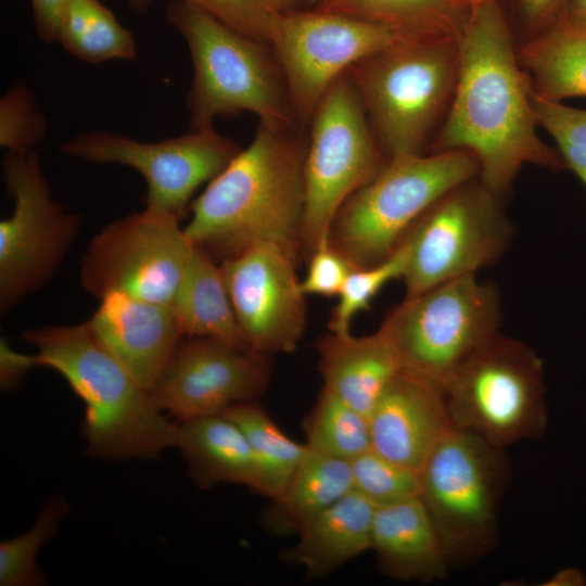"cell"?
<instances>
[{
    "label": "cell",
    "mask_w": 586,
    "mask_h": 586,
    "mask_svg": "<svg viewBox=\"0 0 586 586\" xmlns=\"http://www.w3.org/2000/svg\"><path fill=\"white\" fill-rule=\"evenodd\" d=\"M458 43L454 98L429 153H473L480 179L501 198L525 164L566 169L557 148L537 135L533 85L498 0L473 4Z\"/></svg>",
    "instance_id": "obj_1"
},
{
    "label": "cell",
    "mask_w": 586,
    "mask_h": 586,
    "mask_svg": "<svg viewBox=\"0 0 586 586\" xmlns=\"http://www.w3.org/2000/svg\"><path fill=\"white\" fill-rule=\"evenodd\" d=\"M304 128L258 122L254 138L191 204L188 239L214 259L262 243L298 262L304 215Z\"/></svg>",
    "instance_id": "obj_2"
},
{
    "label": "cell",
    "mask_w": 586,
    "mask_h": 586,
    "mask_svg": "<svg viewBox=\"0 0 586 586\" xmlns=\"http://www.w3.org/2000/svg\"><path fill=\"white\" fill-rule=\"evenodd\" d=\"M23 337L37 348L38 366L62 374L84 400L82 432L92 456L152 458L175 447L177 424L162 415L86 322L31 329Z\"/></svg>",
    "instance_id": "obj_3"
},
{
    "label": "cell",
    "mask_w": 586,
    "mask_h": 586,
    "mask_svg": "<svg viewBox=\"0 0 586 586\" xmlns=\"http://www.w3.org/2000/svg\"><path fill=\"white\" fill-rule=\"evenodd\" d=\"M458 39L403 37L347 69L388 160L429 153L454 98Z\"/></svg>",
    "instance_id": "obj_4"
},
{
    "label": "cell",
    "mask_w": 586,
    "mask_h": 586,
    "mask_svg": "<svg viewBox=\"0 0 586 586\" xmlns=\"http://www.w3.org/2000/svg\"><path fill=\"white\" fill-rule=\"evenodd\" d=\"M166 17L191 55L190 130L213 128L216 117L241 112H252L270 126L302 128L267 44L234 31L189 0H171Z\"/></svg>",
    "instance_id": "obj_5"
},
{
    "label": "cell",
    "mask_w": 586,
    "mask_h": 586,
    "mask_svg": "<svg viewBox=\"0 0 586 586\" xmlns=\"http://www.w3.org/2000/svg\"><path fill=\"white\" fill-rule=\"evenodd\" d=\"M480 176L466 150L405 155L387 161L337 212L330 244L355 268L388 258L415 221L443 194Z\"/></svg>",
    "instance_id": "obj_6"
},
{
    "label": "cell",
    "mask_w": 586,
    "mask_h": 586,
    "mask_svg": "<svg viewBox=\"0 0 586 586\" xmlns=\"http://www.w3.org/2000/svg\"><path fill=\"white\" fill-rule=\"evenodd\" d=\"M500 323L496 285L467 275L405 297L380 328L402 370L444 390L456 371L500 333Z\"/></svg>",
    "instance_id": "obj_7"
},
{
    "label": "cell",
    "mask_w": 586,
    "mask_h": 586,
    "mask_svg": "<svg viewBox=\"0 0 586 586\" xmlns=\"http://www.w3.org/2000/svg\"><path fill=\"white\" fill-rule=\"evenodd\" d=\"M388 158L367 117L357 90L341 75L327 90L309 124L304 161L302 258L329 242L342 205L370 182Z\"/></svg>",
    "instance_id": "obj_8"
},
{
    "label": "cell",
    "mask_w": 586,
    "mask_h": 586,
    "mask_svg": "<svg viewBox=\"0 0 586 586\" xmlns=\"http://www.w3.org/2000/svg\"><path fill=\"white\" fill-rule=\"evenodd\" d=\"M508 477L502 449L453 426L420 472V498L447 559H474L498 542V511Z\"/></svg>",
    "instance_id": "obj_9"
},
{
    "label": "cell",
    "mask_w": 586,
    "mask_h": 586,
    "mask_svg": "<svg viewBox=\"0 0 586 586\" xmlns=\"http://www.w3.org/2000/svg\"><path fill=\"white\" fill-rule=\"evenodd\" d=\"M545 391L543 362L535 351L500 333L443 390L453 425L501 449L544 432Z\"/></svg>",
    "instance_id": "obj_10"
},
{
    "label": "cell",
    "mask_w": 586,
    "mask_h": 586,
    "mask_svg": "<svg viewBox=\"0 0 586 586\" xmlns=\"http://www.w3.org/2000/svg\"><path fill=\"white\" fill-rule=\"evenodd\" d=\"M512 235L502 198L480 177L456 186L415 221L400 242L407 251L405 297L492 266Z\"/></svg>",
    "instance_id": "obj_11"
},
{
    "label": "cell",
    "mask_w": 586,
    "mask_h": 586,
    "mask_svg": "<svg viewBox=\"0 0 586 586\" xmlns=\"http://www.w3.org/2000/svg\"><path fill=\"white\" fill-rule=\"evenodd\" d=\"M2 179L13 200L0 221V311L44 285L74 242L80 220L51 196L37 150L5 153Z\"/></svg>",
    "instance_id": "obj_12"
},
{
    "label": "cell",
    "mask_w": 586,
    "mask_h": 586,
    "mask_svg": "<svg viewBox=\"0 0 586 586\" xmlns=\"http://www.w3.org/2000/svg\"><path fill=\"white\" fill-rule=\"evenodd\" d=\"M179 221L145 208L105 226L81 258L82 288L173 304L193 249Z\"/></svg>",
    "instance_id": "obj_13"
},
{
    "label": "cell",
    "mask_w": 586,
    "mask_h": 586,
    "mask_svg": "<svg viewBox=\"0 0 586 586\" xmlns=\"http://www.w3.org/2000/svg\"><path fill=\"white\" fill-rule=\"evenodd\" d=\"M399 38L387 26L316 8L276 16L267 44L283 74L300 126L309 127L327 90L353 64Z\"/></svg>",
    "instance_id": "obj_14"
},
{
    "label": "cell",
    "mask_w": 586,
    "mask_h": 586,
    "mask_svg": "<svg viewBox=\"0 0 586 586\" xmlns=\"http://www.w3.org/2000/svg\"><path fill=\"white\" fill-rule=\"evenodd\" d=\"M62 153L91 163L138 170L146 181L145 208L181 219L195 190L220 174L242 150L214 127L144 142L111 131L84 132L60 146Z\"/></svg>",
    "instance_id": "obj_15"
},
{
    "label": "cell",
    "mask_w": 586,
    "mask_h": 586,
    "mask_svg": "<svg viewBox=\"0 0 586 586\" xmlns=\"http://www.w3.org/2000/svg\"><path fill=\"white\" fill-rule=\"evenodd\" d=\"M269 355L204 336H184L149 391L153 404L180 421L257 400L271 377Z\"/></svg>",
    "instance_id": "obj_16"
},
{
    "label": "cell",
    "mask_w": 586,
    "mask_h": 586,
    "mask_svg": "<svg viewBox=\"0 0 586 586\" xmlns=\"http://www.w3.org/2000/svg\"><path fill=\"white\" fill-rule=\"evenodd\" d=\"M298 260L262 243L220 262L230 302L247 345L260 353H292L306 327Z\"/></svg>",
    "instance_id": "obj_17"
},
{
    "label": "cell",
    "mask_w": 586,
    "mask_h": 586,
    "mask_svg": "<svg viewBox=\"0 0 586 586\" xmlns=\"http://www.w3.org/2000/svg\"><path fill=\"white\" fill-rule=\"evenodd\" d=\"M371 448L420 474L454 426L442 388L400 370L368 416Z\"/></svg>",
    "instance_id": "obj_18"
},
{
    "label": "cell",
    "mask_w": 586,
    "mask_h": 586,
    "mask_svg": "<svg viewBox=\"0 0 586 586\" xmlns=\"http://www.w3.org/2000/svg\"><path fill=\"white\" fill-rule=\"evenodd\" d=\"M86 323L148 392L186 336L171 304L119 293L102 297Z\"/></svg>",
    "instance_id": "obj_19"
},
{
    "label": "cell",
    "mask_w": 586,
    "mask_h": 586,
    "mask_svg": "<svg viewBox=\"0 0 586 586\" xmlns=\"http://www.w3.org/2000/svg\"><path fill=\"white\" fill-rule=\"evenodd\" d=\"M316 348L323 387L366 416L402 370L381 328L362 336L329 331L317 340Z\"/></svg>",
    "instance_id": "obj_20"
},
{
    "label": "cell",
    "mask_w": 586,
    "mask_h": 586,
    "mask_svg": "<svg viewBox=\"0 0 586 586\" xmlns=\"http://www.w3.org/2000/svg\"><path fill=\"white\" fill-rule=\"evenodd\" d=\"M371 549L393 579L425 583L447 574L448 559L420 496L375 508Z\"/></svg>",
    "instance_id": "obj_21"
},
{
    "label": "cell",
    "mask_w": 586,
    "mask_h": 586,
    "mask_svg": "<svg viewBox=\"0 0 586 586\" xmlns=\"http://www.w3.org/2000/svg\"><path fill=\"white\" fill-rule=\"evenodd\" d=\"M375 506L355 491L310 519L284 553L291 564L309 577L330 575L371 549Z\"/></svg>",
    "instance_id": "obj_22"
},
{
    "label": "cell",
    "mask_w": 586,
    "mask_h": 586,
    "mask_svg": "<svg viewBox=\"0 0 586 586\" xmlns=\"http://www.w3.org/2000/svg\"><path fill=\"white\" fill-rule=\"evenodd\" d=\"M175 447L180 449L199 487L232 483L256 491L257 471L250 444L242 430L225 415L180 421Z\"/></svg>",
    "instance_id": "obj_23"
},
{
    "label": "cell",
    "mask_w": 586,
    "mask_h": 586,
    "mask_svg": "<svg viewBox=\"0 0 586 586\" xmlns=\"http://www.w3.org/2000/svg\"><path fill=\"white\" fill-rule=\"evenodd\" d=\"M352 491L349 461L307 448L285 488L263 512V525L275 535H296L310 519Z\"/></svg>",
    "instance_id": "obj_24"
},
{
    "label": "cell",
    "mask_w": 586,
    "mask_h": 586,
    "mask_svg": "<svg viewBox=\"0 0 586 586\" xmlns=\"http://www.w3.org/2000/svg\"><path fill=\"white\" fill-rule=\"evenodd\" d=\"M186 336L213 337L250 347L237 321L220 266L194 245L171 304Z\"/></svg>",
    "instance_id": "obj_25"
},
{
    "label": "cell",
    "mask_w": 586,
    "mask_h": 586,
    "mask_svg": "<svg viewBox=\"0 0 586 586\" xmlns=\"http://www.w3.org/2000/svg\"><path fill=\"white\" fill-rule=\"evenodd\" d=\"M470 0H319L318 10L387 26L410 38H459Z\"/></svg>",
    "instance_id": "obj_26"
},
{
    "label": "cell",
    "mask_w": 586,
    "mask_h": 586,
    "mask_svg": "<svg viewBox=\"0 0 586 586\" xmlns=\"http://www.w3.org/2000/svg\"><path fill=\"white\" fill-rule=\"evenodd\" d=\"M518 56L537 97L557 102L586 97V33L559 22L519 44Z\"/></svg>",
    "instance_id": "obj_27"
},
{
    "label": "cell",
    "mask_w": 586,
    "mask_h": 586,
    "mask_svg": "<svg viewBox=\"0 0 586 586\" xmlns=\"http://www.w3.org/2000/svg\"><path fill=\"white\" fill-rule=\"evenodd\" d=\"M220 413L231 419L244 433L256 466V493L273 499L293 476L307 451L281 431L257 400L234 404Z\"/></svg>",
    "instance_id": "obj_28"
},
{
    "label": "cell",
    "mask_w": 586,
    "mask_h": 586,
    "mask_svg": "<svg viewBox=\"0 0 586 586\" xmlns=\"http://www.w3.org/2000/svg\"><path fill=\"white\" fill-rule=\"evenodd\" d=\"M56 41L69 54L88 63L132 60L137 55L132 34L99 0H67Z\"/></svg>",
    "instance_id": "obj_29"
},
{
    "label": "cell",
    "mask_w": 586,
    "mask_h": 586,
    "mask_svg": "<svg viewBox=\"0 0 586 586\" xmlns=\"http://www.w3.org/2000/svg\"><path fill=\"white\" fill-rule=\"evenodd\" d=\"M303 429L306 447L328 457L351 461L371 448L368 416L324 387Z\"/></svg>",
    "instance_id": "obj_30"
},
{
    "label": "cell",
    "mask_w": 586,
    "mask_h": 586,
    "mask_svg": "<svg viewBox=\"0 0 586 586\" xmlns=\"http://www.w3.org/2000/svg\"><path fill=\"white\" fill-rule=\"evenodd\" d=\"M68 506L62 497L46 504L34 526L26 533L2 540L0 544V585L38 586L44 584L36 565L40 547L58 531L59 523L67 514Z\"/></svg>",
    "instance_id": "obj_31"
},
{
    "label": "cell",
    "mask_w": 586,
    "mask_h": 586,
    "mask_svg": "<svg viewBox=\"0 0 586 586\" xmlns=\"http://www.w3.org/2000/svg\"><path fill=\"white\" fill-rule=\"evenodd\" d=\"M353 491L375 507L419 497L420 474L372 448L349 461Z\"/></svg>",
    "instance_id": "obj_32"
},
{
    "label": "cell",
    "mask_w": 586,
    "mask_h": 586,
    "mask_svg": "<svg viewBox=\"0 0 586 586\" xmlns=\"http://www.w3.org/2000/svg\"><path fill=\"white\" fill-rule=\"evenodd\" d=\"M407 262V251L403 243L385 260L370 266L355 268L348 275L332 309L329 331L348 332L354 318L370 308L371 302L391 281L402 279Z\"/></svg>",
    "instance_id": "obj_33"
},
{
    "label": "cell",
    "mask_w": 586,
    "mask_h": 586,
    "mask_svg": "<svg viewBox=\"0 0 586 586\" xmlns=\"http://www.w3.org/2000/svg\"><path fill=\"white\" fill-rule=\"evenodd\" d=\"M47 119L24 82L13 84L0 99V145L5 153L26 154L44 139Z\"/></svg>",
    "instance_id": "obj_34"
},
{
    "label": "cell",
    "mask_w": 586,
    "mask_h": 586,
    "mask_svg": "<svg viewBox=\"0 0 586 586\" xmlns=\"http://www.w3.org/2000/svg\"><path fill=\"white\" fill-rule=\"evenodd\" d=\"M537 123L555 140L566 168L586 187V110L533 94Z\"/></svg>",
    "instance_id": "obj_35"
},
{
    "label": "cell",
    "mask_w": 586,
    "mask_h": 586,
    "mask_svg": "<svg viewBox=\"0 0 586 586\" xmlns=\"http://www.w3.org/2000/svg\"><path fill=\"white\" fill-rule=\"evenodd\" d=\"M234 31L267 44L272 20L311 0H189ZM268 46V44H267Z\"/></svg>",
    "instance_id": "obj_36"
},
{
    "label": "cell",
    "mask_w": 586,
    "mask_h": 586,
    "mask_svg": "<svg viewBox=\"0 0 586 586\" xmlns=\"http://www.w3.org/2000/svg\"><path fill=\"white\" fill-rule=\"evenodd\" d=\"M307 271L300 281L306 295L337 296L345 280L355 267L330 242L317 247L307 258Z\"/></svg>",
    "instance_id": "obj_37"
},
{
    "label": "cell",
    "mask_w": 586,
    "mask_h": 586,
    "mask_svg": "<svg viewBox=\"0 0 586 586\" xmlns=\"http://www.w3.org/2000/svg\"><path fill=\"white\" fill-rule=\"evenodd\" d=\"M519 14L524 26L522 43L538 37L557 25L571 0H517Z\"/></svg>",
    "instance_id": "obj_38"
},
{
    "label": "cell",
    "mask_w": 586,
    "mask_h": 586,
    "mask_svg": "<svg viewBox=\"0 0 586 586\" xmlns=\"http://www.w3.org/2000/svg\"><path fill=\"white\" fill-rule=\"evenodd\" d=\"M38 366L36 355L14 351L4 337L0 340V385L13 391L33 367Z\"/></svg>",
    "instance_id": "obj_39"
},
{
    "label": "cell",
    "mask_w": 586,
    "mask_h": 586,
    "mask_svg": "<svg viewBox=\"0 0 586 586\" xmlns=\"http://www.w3.org/2000/svg\"><path fill=\"white\" fill-rule=\"evenodd\" d=\"M66 1L30 0L36 31L43 41H56L58 28Z\"/></svg>",
    "instance_id": "obj_40"
},
{
    "label": "cell",
    "mask_w": 586,
    "mask_h": 586,
    "mask_svg": "<svg viewBox=\"0 0 586 586\" xmlns=\"http://www.w3.org/2000/svg\"><path fill=\"white\" fill-rule=\"evenodd\" d=\"M560 22L586 33V0H571Z\"/></svg>",
    "instance_id": "obj_41"
},
{
    "label": "cell",
    "mask_w": 586,
    "mask_h": 586,
    "mask_svg": "<svg viewBox=\"0 0 586 586\" xmlns=\"http://www.w3.org/2000/svg\"><path fill=\"white\" fill-rule=\"evenodd\" d=\"M584 577L582 573L574 569H564L553 574L543 585L545 586H566V585H582L584 584Z\"/></svg>",
    "instance_id": "obj_42"
},
{
    "label": "cell",
    "mask_w": 586,
    "mask_h": 586,
    "mask_svg": "<svg viewBox=\"0 0 586 586\" xmlns=\"http://www.w3.org/2000/svg\"><path fill=\"white\" fill-rule=\"evenodd\" d=\"M152 0H127L130 9L137 13H144L151 5Z\"/></svg>",
    "instance_id": "obj_43"
},
{
    "label": "cell",
    "mask_w": 586,
    "mask_h": 586,
    "mask_svg": "<svg viewBox=\"0 0 586 586\" xmlns=\"http://www.w3.org/2000/svg\"><path fill=\"white\" fill-rule=\"evenodd\" d=\"M472 2V4H475L476 2L481 1V0H470Z\"/></svg>",
    "instance_id": "obj_44"
},
{
    "label": "cell",
    "mask_w": 586,
    "mask_h": 586,
    "mask_svg": "<svg viewBox=\"0 0 586 586\" xmlns=\"http://www.w3.org/2000/svg\"><path fill=\"white\" fill-rule=\"evenodd\" d=\"M318 1H319V0H311V2H313L314 4H316Z\"/></svg>",
    "instance_id": "obj_45"
}]
</instances>
